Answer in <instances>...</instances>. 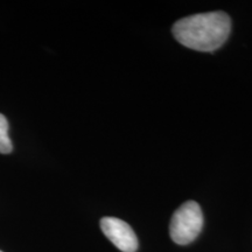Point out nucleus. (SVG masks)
<instances>
[{
	"label": "nucleus",
	"mask_w": 252,
	"mask_h": 252,
	"mask_svg": "<svg viewBox=\"0 0 252 252\" xmlns=\"http://www.w3.org/2000/svg\"><path fill=\"white\" fill-rule=\"evenodd\" d=\"M100 229L110 242L123 252H135L138 238L133 229L123 220L116 217H104L100 220Z\"/></svg>",
	"instance_id": "obj_3"
},
{
	"label": "nucleus",
	"mask_w": 252,
	"mask_h": 252,
	"mask_svg": "<svg viewBox=\"0 0 252 252\" xmlns=\"http://www.w3.org/2000/svg\"><path fill=\"white\" fill-rule=\"evenodd\" d=\"M203 226V214L195 201H187L174 213L169 235L173 242L179 245H187L194 241Z\"/></svg>",
	"instance_id": "obj_2"
},
{
	"label": "nucleus",
	"mask_w": 252,
	"mask_h": 252,
	"mask_svg": "<svg viewBox=\"0 0 252 252\" xmlns=\"http://www.w3.org/2000/svg\"><path fill=\"white\" fill-rule=\"evenodd\" d=\"M231 20L224 12L194 14L176 21L173 26L175 39L198 52H214L228 39Z\"/></svg>",
	"instance_id": "obj_1"
},
{
	"label": "nucleus",
	"mask_w": 252,
	"mask_h": 252,
	"mask_svg": "<svg viewBox=\"0 0 252 252\" xmlns=\"http://www.w3.org/2000/svg\"><path fill=\"white\" fill-rule=\"evenodd\" d=\"M8 122L5 116L0 115V153L8 154L12 152V141L8 135Z\"/></svg>",
	"instance_id": "obj_4"
},
{
	"label": "nucleus",
	"mask_w": 252,
	"mask_h": 252,
	"mask_svg": "<svg viewBox=\"0 0 252 252\" xmlns=\"http://www.w3.org/2000/svg\"><path fill=\"white\" fill-rule=\"evenodd\" d=\"M0 252H2V251H0Z\"/></svg>",
	"instance_id": "obj_5"
}]
</instances>
